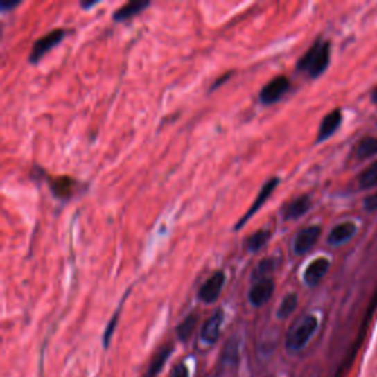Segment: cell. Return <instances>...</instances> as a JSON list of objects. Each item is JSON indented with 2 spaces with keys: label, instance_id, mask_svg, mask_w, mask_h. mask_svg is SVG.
Returning <instances> with one entry per match:
<instances>
[{
  "label": "cell",
  "instance_id": "1",
  "mask_svg": "<svg viewBox=\"0 0 377 377\" xmlns=\"http://www.w3.org/2000/svg\"><path fill=\"white\" fill-rule=\"evenodd\" d=\"M330 62V44L324 40H317L306 51L297 65L298 71H304L310 77L315 78L322 76Z\"/></svg>",
  "mask_w": 377,
  "mask_h": 377
},
{
  "label": "cell",
  "instance_id": "12",
  "mask_svg": "<svg viewBox=\"0 0 377 377\" xmlns=\"http://www.w3.org/2000/svg\"><path fill=\"white\" fill-rule=\"evenodd\" d=\"M357 233V226L351 221H345V222H340L337 224L336 227H333L332 230H330L328 233V238H327V243L330 246H340V245H345L347 242H349L353 236H356Z\"/></svg>",
  "mask_w": 377,
  "mask_h": 377
},
{
  "label": "cell",
  "instance_id": "8",
  "mask_svg": "<svg viewBox=\"0 0 377 377\" xmlns=\"http://www.w3.org/2000/svg\"><path fill=\"white\" fill-rule=\"evenodd\" d=\"M274 289V280L271 277H264L254 283L252 288L249 289V293H247V298H249V302L254 306H263L273 297Z\"/></svg>",
  "mask_w": 377,
  "mask_h": 377
},
{
  "label": "cell",
  "instance_id": "18",
  "mask_svg": "<svg viewBox=\"0 0 377 377\" xmlns=\"http://www.w3.org/2000/svg\"><path fill=\"white\" fill-rule=\"evenodd\" d=\"M356 153H357V158L361 161L374 157L377 153V139L376 137H364L362 140H360V143L356 149Z\"/></svg>",
  "mask_w": 377,
  "mask_h": 377
},
{
  "label": "cell",
  "instance_id": "23",
  "mask_svg": "<svg viewBox=\"0 0 377 377\" xmlns=\"http://www.w3.org/2000/svg\"><path fill=\"white\" fill-rule=\"evenodd\" d=\"M118 317H120V310H118V311L115 313V315L111 318L109 324L106 326V330H105V333H103V347H105V348H108V345H109L111 337H112V335H114L115 326H116V322H118Z\"/></svg>",
  "mask_w": 377,
  "mask_h": 377
},
{
  "label": "cell",
  "instance_id": "20",
  "mask_svg": "<svg viewBox=\"0 0 377 377\" xmlns=\"http://www.w3.org/2000/svg\"><path fill=\"white\" fill-rule=\"evenodd\" d=\"M276 267H277V259L276 258H270V256L264 258L254 268L252 279L256 281V280H261L264 277H268V274L273 273V271L276 270Z\"/></svg>",
  "mask_w": 377,
  "mask_h": 377
},
{
  "label": "cell",
  "instance_id": "19",
  "mask_svg": "<svg viewBox=\"0 0 377 377\" xmlns=\"http://www.w3.org/2000/svg\"><path fill=\"white\" fill-rule=\"evenodd\" d=\"M297 306H298V293H295V292L288 293L279 305L277 317L280 318V320H283V318H288L295 310H297Z\"/></svg>",
  "mask_w": 377,
  "mask_h": 377
},
{
  "label": "cell",
  "instance_id": "13",
  "mask_svg": "<svg viewBox=\"0 0 377 377\" xmlns=\"http://www.w3.org/2000/svg\"><path fill=\"white\" fill-rule=\"evenodd\" d=\"M342 124V112L339 109H335L332 112H328L320 124V128H318V134H317V141L322 143V141L327 140L328 137H332L339 125Z\"/></svg>",
  "mask_w": 377,
  "mask_h": 377
},
{
  "label": "cell",
  "instance_id": "16",
  "mask_svg": "<svg viewBox=\"0 0 377 377\" xmlns=\"http://www.w3.org/2000/svg\"><path fill=\"white\" fill-rule=\"evenodd\" d=\"M171 353H173V345H165V347H162V348L155 353V356H153V358H152V361H150V364H149V369H148L145 377H157V376L161 373V370H162V367L165 365V362L168 361V358H170Z\"/></svg>",
  "mask_w": 377,
  "mask_h": 377
},
{
  "label": "cell",
  "instance_id": "6",
  "mask_svg": "<svg viewBox=\"0 0 377 377\" xmlns=\"http://www.w3.org/2000/svg\"><path fill=\"white\" fill-rule=\"evenodd\" d=\"M224 283H226V274L222 271H216L214 274L207 279V281L200 286L198 297L204 304H212L218 299L221 295V290L224 288Z\"/></svg>",
  "mask_w": 377,
  "mask_h": 377
},
{
  "label": "cell",
  "instance_id": "22",
  "mask_svg": "<svg viewBox=\"0 0 377 377\" xmlns=\"http://www.w3.org/2000/svg\"><path fill=\"white\" fill-rule=\"evenodd\" d=\"M358 184L361 188H373L377 186V161L360 174Z\"/></svg>",
  "mask_w": 377,
  "mask_h": 377
},
{
  "label": "cell",
  "instance_id": "15",
  "mask_svg": "<svg viewBox=\"0 0 377 377\" xmlns=\"http://www.w3.org/2000/svg\"><path fill=\"white\" fill-rule=\"evenodd\" d=\"M76 182L68 175L58 177L51 183V191L58 199H69L74 193Z\"/></svg>",
  "mask_w": 377,
  "mask_h": 377
},
{
  "label": "cell",
  "instance_id": "10",
  "mask_svg": "<svg viewBox=\"0 0 377 377\" xmlns=\"http://www.w3.org/2000/svg\"><path fill=\"white\" fill-rule=\"evenodd\" d=\"M330 268V261L324 256L315 258L314 261L305 268L304 271V283L306 286H317L318 283L322 281V279L327 274V271Z\"/></svg>",
  "mask_w": 377,
  "mask_h": 377
},
{
  "label": "cell",
  "instance_id": "5",
  "mask_svg": "<svg viewBox=\"0 0 377 377\" xmlns=\"http://www.w3.org/2000/svg\"><path fill=\"white\" fill-rule=\"evenodd\" d=\"M290 87V81L286 76H277L271 78L259 91V102L263 105H273L279 102Z\"/></svg>",
  "mask_w": 377,
  "mask_h": 377
},
{
  "label": "cell",
  "instance_id": "25",
  "mask_svg": "<svg viewBox=\"0 0 377 377\" xmlns=\"http://www.w3.org/2000/svg\"><path fill=\"white\" fill-rule=\"evenodd\" d=\"M364 209L369 212H376L377 211V192L369 195L364 199Z\"/></svg>",
  "mask_w": 377,
  "mask_h": 377
},
{
  "label": "cell",
  "instance_id": "28",
  "mask_svg": "<svg viewBox=\"0 0 377 377\" xmlns=\"http://www.w3.org/2000/svg\"><path fill=\"white\" fill-rule=\"evenodd\" d=\"M231 76H233L231 71H230V73H227L226 76L222 74V76H221V77H220V78L216 81V85H212V86H211V90H216V89H218V87L222 85V82H224V81H227V80H229Z\"/></svg>",
  "mask_w": 377,
  "mask_h": 377
},
{
  "label": "cell",
  "instance_id": "24",
  "mask_svg": "<svg viewBox=\"0 0 377 377\" xmlns=\"http://www.w3.org/2000/svg\"><path fill=\"white\" fill-rule=\"evenodd\" d=\"M224 360L236 362L238 361V342L230 340L226 349H224Z\"/></svg>",
  "mask_w": 377,
  "mask_h": 377
},
{
  "label": "cell",
  "instance_id": "14",
  "mask_svg": "<svg viewBox=\"0 0 377 377\" xmlns=\"http://www.w3.org/2000/svg\"><path fill=\"white\" fill-rule=\"evenodd\" d=\"M149 6H150V2H148V0H136V2H128L114 12L112 19L115 22H124L127 19H132L133 17L139 15L140 12H143Z\"/></svg>",
  "mask_w": 377,
  "mask_h": 377
},
{
  "label": "cell",
  "instance_id": "29",
  "mask_svg": "<svg viewBox=\"0 0 377 377\" xmlns=\"http://www.w3.org/2000/svg\"><path fill=\"white\" fill-rule=\"evenodd\" d=\"M96 3H98V2H81L80 6H81L82 9H90V8H93Z\"/></svg>",
  "mask_w": 377,
  "mask_h": 377
},
{
  "label": "cell",
  "instance_id": "26",
  "mask_svg": "<svg viewBox=\"0 0 377 377\" xmlns=\"http://www.w3.org/2000/svg\"><path fill=\"white\" fill-rule=\"evenodd\" d=\"M171 377H188L187 365L184 362H180L179 365H175V369H174Z\"/></svg>",
  "mask_w": 377,
  "mask_h": 377
},
{
  "label": "cell",
  "instance_id": "30",
  "mask_svg": "<svg viewBox=\"0 0 377 377\" xmlns=\"http://www.w3.org/2000/svg\"><path fill=\"white\" fill-rule=\"evenodd\" d=\"M371 100H373V103L377 105V87L371 91Z\"/></svg>",
  "mask_w": 377,
  "mask_h": 377
},
{
  "label": "cell",
  "instance_id": "7",
  "mask_svg": "<svg viewBox=\"0 0 377 377\" xmlns=\"http://www.w3.org/2000/svg\"><path fill=\"white\" fill-rule=\"evenodd\" d=\"M322 234L320 226H310L302 229L297 236H295L292 249L297 255H305L311 251V247L317 243L318 238Z\"/></svg>",
  "mask_w": 377,
  "mask_h": 377
},
{
  "label": "cell",
  "instance_id": "11",
  "mask_svg": "<svg viewBox=\"0 0 377 377\" xmlns=\"http://www.w3.org/2000/svg\"><path fill=\"white\" fill-rule=\"evenodd\" d=\"M222 322H224V313L222 310H217L205 322L202 332H200V339H202L208 345L216 344L220 337V330H221Z\"/></svg>",
  "mask_w": 377,
  "mask_h": 377
},
{
  "label": "cell",
  "instance_id": "3",
  "mask_svg": "<svg viewBox=\"0 0 377 377\" xmlns=\"http://www.w3.org/2000/svg\"><path fill=\"white\" fill-rule=\"evenodd\" d=\"M64 37H65V30L58 28V30H53L51 33L44 34L43 37H40L39 40H35L33 43L31 52L28 56L30 64H37L47 52H51L56 44L61 43L64 40Z\"/></svg>",
  "mask_w": 377,
  "mask_h": 377
},
{
  "label": "cell",
  "instance_id": "2",
  "mask_svg": "<svg viewBox=\"0 0 377 377\" xmlns=\"http://www.w3.org/2000/svg\"><path fill=\"white\" fill-rule=\"evenodd\" d=\"M317 327L318 320L315 315L313 314L304 315L288 332L286 348L290 351H301L311 340V337L317 332Z\"/></svg>",
  "mask_w": 377,
  "mask_h": 377
},
{
  "label": "cell",
  "instance_id": "27",
  "mask_svg": "<svg viewBox=\"0 0 377 377\" xmlns=\"http://www.w3.org/2000/svg\"><path fill=\"white\" fill-rule=\"evenodd\" d=\"M19 0H2V3H0V9L2 12H9L10 9H14L17 6H19Z\"/></svg>",
  "mask_w": 377,
  "mask_h": 377
},
{
  "label": "cell",
  "instance_id": "4",
  "mask_svg": "<svg viewBox=\"0 0 377 377\" xmlns=\"http://www.w3.org/2000/svg\"><path fill=\"white\" fill-rule=\"evenodd\" d=\"M279 183H280L279 177H271L270 180H267V182L264 183V186L261 187V191H259L258 196L255 198V200H254V204L251 205V208L245 212L243 217L238 221V224H234V230H240V229L245 226V224H246L247 221H249V220L256 214V212L259 211V208H263V207H264L265 200H267L271 195H273V192L276 191V187H277Z\"/></svg>",
  "mask_w": 377,
  "mask_h": 377
},
{
  "label": "cell",
  "instance_id": "17",
  "mask_svg": "<svg viewBox=\"0 0 377 377\" xmlns=\"http://www.w3.org/2000/svg\"><path fill=\"white\" fill-rule=\"evenodd\" d=\"M271 238V231L265 230V229H259L256 231H254L249 238L245 240V249L247 252H258L261 247H264L267 245V242Z\"/></svg>",
  "mask_w": 377,
  "mask_h": 377
},
{
  "label": "cell",
  "instance_id": "21",
  "mask_svg": "<svg viewBox=\"0 0 377 377\" xmlns=\"http://www.w3.org/2000/svg\"><path fill=\"white\" fill-rule=\"evenodd\" d=\"M196 324H198V315L196 314L187 315L184 320L179 324V327H177V336H179V339L182 342H186L188 337L192 336L193 330L196 328Z\"/></svg>",
  "mask_w": 377,
  "mask_h": 377
},
{
  "label": "cell",
  "instance_id": "9",
  "mask_svg": "<svg viewBox=\"0 0 377 377\" xmlns=\"http://www.w3.org/2000/svg\"><path fill=\"white\" fill-rule=\"evenodd\" d=\"M313 202L311 198L308 195H301L298 198L292 199L289 204H286L281 209V217L285 221H292V220H298L304 217L306 212L310 211Z\"/></svg>",
  "mask_w": 377,
  "mask_h": 377
}]
</instances>
